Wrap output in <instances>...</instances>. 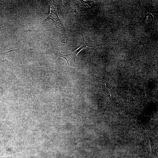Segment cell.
<instances>
[{"instance_id": "obj_1", "label": "cell", "mask_w": 158, "mask_h": 158, "mask_svg": "<svg viewBox=\"0 0 158 158\" xmlns=\"http://www.w3.org/2000/svg\"><path fill=\"white\" fill-rule=\"evenodd\" d=\"M84 48H87V47L85 43L82 42L79 47L73 50L71 53L64 54L57 53V55L59 57L65 58L66 60L69 67H73L74 66L75 61L77 54L81 50Z\"/></svg>"}, {"instance_id": "obj_2", "label": "cell", "mask_w": 158, "mask_h": 158, "mask_svg": "<svg viewBox=\"0 0 158 158\" xmlns=\"http://www.w3.org/2000/svg\"><path fill=\"white\" fill-rule=\"evenodd\" d=\"M49 19H51L52 20H55L59 27L62 28V27H63L64 28L60 19L58 17L56 8L53 6H50V11L49 14L41 24L43 23Z\"/></svg>"}]
</instances>
